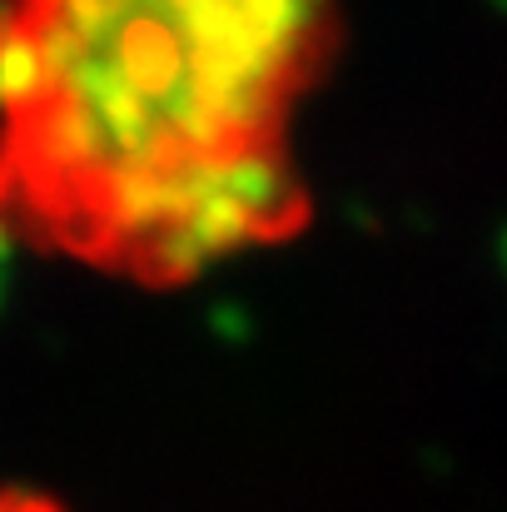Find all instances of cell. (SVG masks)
<instances>
[{"mask_svg":"<svg viewBox=\"0 0 507 512\" xmlns=\"http://www.w3.org/2000/svg\"><path fill=\"white\" fill-rule=\"evenodd\" d=\"M338 45L309 0L0 5V239L140 289L289 244Z\"/></svg>","mask_w":507,"mask_h":512,"instance_id":"1","label":"cell"},{"mask_svg":"<svg viewBox=\"0 0 507 512\" xmlns=\"http://www.w3.org/2000/svg\"><path fill=\"white\" fill-rule=\"evenodd\" d=\"M0 512H65L60 498L40 493V488H25V483H0Z\"/></svg>","mask_w":507,"mask_h":512,"instance_id":"2","label":"cell"}]
</instances>
